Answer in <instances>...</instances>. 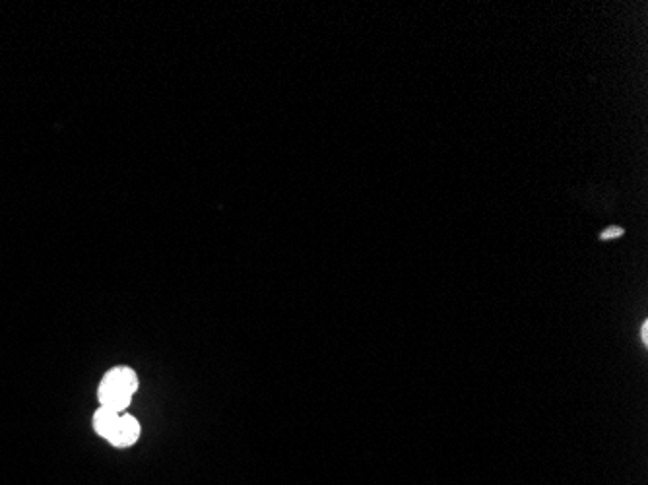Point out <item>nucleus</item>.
<instances>
[{
	"label": "nucleus",
	"mask_w": 648,
	"mask_h": 485,
	"mask_svg": "<svg viewBox=\"0 0 648 485\" xmlns=\"http://www.w3.org/2000/svg\"><path fill=\"white\" fill-rule=\"evenodd\" d=\"M136 388H138L136 373L129 367H115L103 377L99 385V402L109 410L125 412L129 408Z\"/></svg>",
	"instance_id": "f257e3e1"
},
{
	"label": "nucleus",
	"mask_w": 648,
	"mask_h": 485,
	"mask_svg": "<svg viewBox=\"0 0 648 485\" xmlns=\"http://www.w3.org/2000/svg\"><path fill=\"white\" fill-rule=\"evenodd\" d=\"M138 437H140V423L123 412L107 441L117 449H127L138 441Z\"/></svg>",
	"instance_id": "f03ea898"
},
{
	"label": "nucleus",
	"mask_w": 648,
	"mask_h": 485,
	"mask_svg": "<svg viewBox=\"0 0 648 485\" xmlns=\"http://www.w3.org/2000/svg\"><path fill=\"white\" fill-rule=\"evenodd\" d=\"M121 414L123 412H115V410H109L105 406L99 408L96 416H94V429H96L99 437H103L105 441L109 439V435L113 433V429H115V425H117Z\"/></svg>",
	"instance_id": "7ed1b4c3"
},
{
	"label": "nucleus",
	"mask_w": 648,
	"mask_h": 485,
	"mask_svg": "<svg viewBox=\"0 0 648 485\" xmlns=\"http://www.w3.org/2000/svg\"><path fill=\"white\" fill-rule=\"evenodd\" d=\"M623 235H625V229H623V227H606V229L600 233V241H614V239H621Z\"/></svg>",
	"instance_id": "20e7f679"
},
{
	"label": "nucleus",
	"mask_w": 648,
	"mask_h": 485,
	"mask_svg": "<svg viewBox=\"0 0 648 485\" xmlns=\"http://www.w3.org/2000/svg\"><path fill=\"white\" fill-rule=\"evenodd\" d=\"M641 340H643V344L647 346L648 344V323L645 321L643 323V326H641Z\"/></svg>",
	"instance_id": "39448f33"
}]
</instances>
